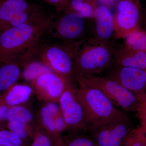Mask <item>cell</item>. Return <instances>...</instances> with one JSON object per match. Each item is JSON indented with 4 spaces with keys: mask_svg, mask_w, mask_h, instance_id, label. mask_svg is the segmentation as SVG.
I'll return each mask as SVG.
<instances>
[{
    "mask_svg": "<svg viewBox=\"0 0 146 146\" xmlns=\"http://www.w3.org/2000/svg\"><path fill=\"white\" fill-rule=\"evenodd\" d=\"M55 18L42 9L24 23L1 32L0 64L30 57Z\"/></svg>",
    "mask_w": 146,
    "mask_h": 146,
    "instance_id": "1",
    "label": "cell"
},
{
    "mask_svg": "<svg viewBox=\"0 0 146 146\" xmlns=\"http://www.w3.org/2000/svg\"><path fill=\"white\" fill-rule=\"evenodd\" d=\"M75 80L78 85L77 97L83 108L88 133L97 128L127 118L99 89L79 79Z\"/></svg>",
    "mask_w": 146,
    "mask_h": 146,
    "instance_id": "2",
    "label": "cell"
},
{
    "mask_svg": "<svg viewBox=\"0 0 146 146\" xmlns=\"http://www.w3.org/2000/svg\"><path fill=\"white\" fill-rule=\"evenodd\" d=\"M116 47L113 42L94 37L79 42L75 58V76L96 75L107 70L114 62Z\"/></svg>",
    "mask_w": 146,
    "mask_h": 146,
    "instance_id": "3",
    "label": "cell"
},
{
    "mask_svg": "<svg viewBox=\"0 0 146 146\" xmlns=\"http://www.w3.org/2000/svg\"><path fill=\"white\" fill-rule=\"evenodd\" d=\"M78 42L40 43L31 57L41 60L54 72L75 79V58Z\"/></svg>",
    "mask_w": 146,
    "mask_h": 146,
    "instance_id": "4",
    "label": "cell"
},
{
    "mask_svg": "<svg viewBox=\"0 0 146 146\" xmlns=\"http://www.w3.org/2000/svg\"><path fill=\"white\" fill-rule=\"evenodd\" d=\"M94 28L93 19L62 11L55 17L48 32L61 42L73 43L94 37Z\"/></svg>",
    "mask_w": 146,
    "mask_h": 146,
    "instance_id": "5",
    "label": "cell"
},
{
    "mask_svg": "<svg viewBox=\"0 0 146 146\" xmlns=\"http://www.w3.org/2000/svg\"><path fill=\"white\" fill-rule=\"evenodd\" d=\"M75 78L99 89L118 108L125 111H133L137 109L140 104L138 98L133 93L107 77L94 75L77 76Z\"/></svg>",
    "mask_w": 146,
    "mask_h": 146,
    "instance_id": "6",
    "label": "cell"
},
{
    "mask_svg": "<svg viewBox=\"0 0 146 146\" xmlns=\"http://www.w3.org/2000/svg\"><path fill=\"white\" fill-rule=\"evenodd\" d=\"M114 19L115 39H123L140 30L142 12L139 0H117Z\"/></svg>",
    "mask_w": 146,
    "mask_h": 146,
    "instance_id": "7",
    "label": "cell"
},
{
    "mask_svg": "<svg viewBox=\"0 0 146 146\" xmlns=\"http://www.w3.org/2000/svg\"><path fill=\"white\" fill-rule=\"evenodd\" d=\"M72 80L59 99L58 104L66 123L67 130L72 133L88 132L83 108L76 95V87Z\"/></svg>",
    "mask_w": 146,
    "mask_h": 146,
    "instance_id": "8",
    "label": "cell"
},
{
    "mask_svg": "<svg viewBox=\"0 0 146 146\" xmlns=\"http://www.w3.org/2000/svg\"><path fill=\"white\" fill-rule=\"evenodd\" d=\"M74 79L51 72L40 76L31 82L39 98L45 101L58 103L69 83Z\"/></svg>",
    "mask_w": 146,
    "mask_h": 146,
    "instance_id": "9",
    "label": "cell"
},
{
    "mask_svg": "<svg viewBox=\"0 0 146 146\" xmlns=\"http://www.w3.org/2000/svg\"><path fill=\"white\" fill-rule=\"evenodd\" d=\"M130 129L127 117L97 128L89 133L97 146H124Z\"/></svg>",
    "mask_w": 146,
    "mask_h": 146,
    "instance_id": "10",
    "label": "cell"
},
{
    "mask_svg": "<svg viewBox=\"0 0 146 146\" xmlns=\"http://www.w3.org/2000/svg\"><path fill=\"white\" fill-rule=\"evenodd\" d=\"M114 65L107 77L131 91L140 92L146 87V71Z\"/></svg>",
    "mask_w": 146,
    "mask_h": 146,
    "instance_id": "11",
    "label": "cell"
},
{
    "mask_svg": "<svg viewBox=\"0 0 146 146\" xmlns=\"http://www.w3.org/2000/svg\"><path fill=\"white\" fill-rule=\"evenodd\" d=\"M94 37L103 42H111L115 38L114 14L110 9L104 5H98L93 18Z\"/></svg>",
    "mask_w": 146,
    "mask_h": 146,
    "instance_id": "12",
    "label": "cell"
},
{
    "mask_svg": "<svg viewBox=\"0 0 146 146\" xmlns=\"http://www.w3.org/2000/svg\"><path fill=\"white\" fill-rule=\"evenodd\" d=\"M35 4L26 0H4L0 5V32L13 28V21L17 15Z\"/></svg>",
    "mask_w": 146,
    "mask_h": 146,
    "instance_id": "13",
    "label": "cell"
},
{
    "mask_svg": "<svg viewBox=\"0 0 146 146\" xmlns=\"http://www.w3.org/2000/svg\"><path fill=\"white\" fill-rule=\"evenodd\" d=\"M113 64L146 71V52L130 49L124 46L116 48Z\"/></svg>",
    "mask_w": 146,
    "mask_h": 146,
    "instance_id": "14",
    "label": "cell"
},
{
    "mask_svg": "<svg viewBox=\"0 0 146 146\" xmlns=\"http://www.w3.org/2000/svg\"><path fill=\"white\" fill-rule=\"evenodd\" d=\"M33 91L31 86L16 83L0 94V99L10 107L23 105L29 100Z\"/></svg>",
    "mask_w": 146,
    "mask_h": 146,
    "instance_id": "15",
    "label": "cell"
},
{
    "mask_svg": "<svg viewBox=\"0 0 146 146\" xmlns=\"http://www.w3.org/2000/svg\"><path fill=\"white\" fill-rule=\"evenodd\" d=\"M22 64L20 60L0 64V93L7 91L16 83L22 75Z\"/></svg>",
    "mask_w": 146,
    "mask_h": 146,
    "instance_id": "16",
    "label": "cell"
},
{
    "mask_svg": "<svg viewBox=\"0 0 146 146\" xmlns=\"http://www.w3.org/2000/svg\"><path fill=\"white\" fill-rule=\"evenodd\" d=\"M53 72L41 60L31 57L22 62L21 77L27 81L31 82L46 73Z\"/></svg>",
    "mask_w": 146,
    "mask_h": 146,
    "instance_id": "17",
    "label": "cell"
},
{
    "mask_svg": "<svg viewBox=\"0 0 146 146\" xmlns=\"http://www.w3.org/2000/svg\"><path fill=\"white\" fill-rule=\"evenodd\" d=\"M98 5L97 0H69L62 11L76 13L85 18L93 19Z\"/></svg>",
    "mask_w": 146,
    "mask_h": 146,
    "instance_id": "18",
    "label": "cell"
},
{
    "mask_svg": "<svg viewBox=\"0 0 146 146\" xmlns=\"http://www.w3.org/2000/svg\"><path fill=\"white\" fill-rule=\"evenodd\" d=\"M34 120V115L29 108L23 105L10 108L7 117L8 122H20L31 124Z\"/></svg>",
    "mask_w": 146,
    "mask_h": 146,
    "instance_id": "19",
    "label": "cell"
},
{
    "mask_svg": "<svg viewBox=\"0 0 146 146\" xmlns=\"http://www.w3.org/2000/svg\"><path fill=\"white\" fill-rule=\"evenodd\" d=\"M61 136L52 134L42 128L36 127L30 146H56Z\"/></svg>",
    "mask_w": 146,
    "mask_h": 146,
    "instance_id": "20",
    "label": "cell"
},
{
    "mask_svg": "<svg viewBox=\"0 0 146 146\" xmlns=\"http://www.w3.org/2000/svg\"><path fill=\"white\" fill-rule=\"evenodd\" d=\"M7 127L9 130L29 142L32 140L36 128L31 124L20 122H8Z\"/></svg>",
    "mask_w": 146,
    "mask_h": 146,
    "instance_id": "21",
    "label": "cell"
},
{
    "mask_svg": "<svg viewBox=\"0 0 146 146\" xmlns=\"http://www.w3.org/2000/svg\"><path fill=\"white\" fill-rule=\"evenodd\" d=\"M123 39L125 47L130 49L146 52V32L140 29L131 33Z\"/></svg>",
    "mask_w": 146,
    "mask_h": 146,
    "instance_id": "22",
    "label": "cell"
},
{
    "mask_svg": "<svg viewBox=\"0 0 146 146\" xmlns=\"http://www.w3.org/2000/svg\"><path fill=\"white\" fill-rule=\"evenodd\" d=\"M82 133H72L65 139L63 138L65 146H97L90 135L87 136Z\"/></svg>",
    "mask_w": 146,
    "mask_h": 146,
    "instance_id": "23",
    "label": "cell"
},
{
    "mask_svg": "<svg viewBox=\"0 0 146 146\" xmlns=\"http://www.w3.org/2000/svg\"><path fill=\"white\" fill-rule=\"evenodd\" d=\"M29 142L21 139L10 131H0V146H30Z\"/></svg>",
    "mask_w": 146,
    "mask_h": 146,
    "instance_id": "24",
    "label": "cell"
},
{
    "mask_svg": "<svg viewBox=\"0 0 146 146\" xmlns=\"http://www.w3.org/2000/svg\"><path fill=\"white\" fill-rule=\"evenodd\" d=\"M41 127L49 133L57 136H61L56 131L55 125L54 118L51 114L50 110L45 105L40 110L39 112Z\"/></svg>",
    "mask_w": 146,
    "mask_h": 146,
    "instance_id": "25",
    "label": "cell"
},
{
    "mask_svg": "<svg viewBox=\"0 0 146 146\" xmlns=\"http://www.w3.org/2000/svg\"><path fill=\"white\" fill-rule=\"evenodd\" d=\"M54 120L56 131L58 134L61 135L62 132L67 130V125L62 114L54 117Z\"/></svg>",
    "mask_w": 146,
    "mask_h": 146,
    "instance_id": "26",
    "label": "cell"
},
{
    "mask_svg": "<svg viewBox=\"0 0 146 146\" xmlns=\"http://www.w3.org/2000/svg\"><path fill=\"white\" fill-rule=\"evenodd\" d=\"M45 2L54 7L57 14L63 11L69 0H43Z\"/></svg>",
    "mask_w": 146,
    "mask_h": 146,
    "instance_id": "27",
    "label": "cell"
},
{
    "mask_svg": "<svg viewBox=\"0 0 146 146\" xmlns=\"http://www.w3.org/2000/svg\"><path fill=\"white\" fill-rule=\"evenodd\" d=\"M46 105L54 118L62 114L58 103L48 102Z\"/></svg>",
    "mask_w": 146,
    "mask_h": 146,
    "instance_id": "28",
    "label": "cell"
},
{
    "mask_svg": "<svg viewBox=\"0 0 146 146\" xmlns=\"http://www.w3.org/2000/svg\"><path fill=\"white\" fill-rule=\"evenodd\" d=\"M10 108L5 104L0 99V121L7 120V115Z\"/></svg>",
    "mask_w": 146,
    "mask_h": 146,
    "instance_id": "29",
    "label": "cell"
},
{
    "mask_svg": "<svg viewBox=\"0 0 146 146\" xmlns=\"http://www.w3.org/2000/svg\"><path fill=\"white\" fill-rule=\"evenodd\" d=\"M124 146H144L141 142L135 141L131 136L129 135L126 141Z\"/></svg>",
    "mask_w": 146,
    "mask_h": 146,
    "instance_id": "30",
    "label": "cell"
},
{
    "mask_svg": "<svg viewBox=\"0 0 146 146\" xmlns=\"http://www.w3.org/2000/svg\"><path fill=\"white\" fill-rule=\"evenodd\" d=\"M137 110H140L142 114V118L143 120L144 124L146 126V106L142 104H140Z\"/></svg>",
    "mask_w": 146,
    "mask_h": 146,
    "instance_id": "31",
    "label": "cell"
},
{
    "mask_svg": "<svg viewBox=\"0 0 146 146\" xmlns=\"http://www.w3.org/2000/svg\"><path fill=\"white\" fill-rule=\"evenodd\" d=\"M56 146H65V145H64L63 138H62V136H61L59 138Z\"/></svg>",
    "mask_w": 146,
    "mask_h": 146,
    "instance_id": "32",
    "label": "cell"
},
{
    "mask_svg": "<svg viewBox=\"0 0 146 146\" xmlns=\"http://www.w3.org/2000/svg\"><path fill=\"white\" fill-rule=\"evenodd\" d=\"M97 1H98V0H97ZM100 1H102L106 3H110L111 2H113L114 1V0H100Z\"/></svg>",
    "mask_w": 146,
    "mask_h": 146,
    "instance_id": "33",
    "label": "cell"
},
{
    "mask_svg": "<svg viewBox=\"0 0 146 146\" xmlns=\"http://www.w3.org/2000/svg\"><path fill=\"white\" fill-rule=\"evenodd\" d=\"M4 0H0V5L3 3V1Z\"/></svg>",
    "mask_w": 146,
    "mask_h": 146,
    "instance_id": "34",
    "label": "cell"
},
{
    "mask_svg": "<svg viewBox=\"0 0 146 146\" xmlns=\"http://www.w3.org/2000/svg\"><path fill=\"white\" fill-rule=\"evenodd\" d=\"M3 128L0 125V131H1V130H3Z\"/></svg>",
    "mask_w": 146,
    "mask_h": 146,
    "instance_id": "35",
    "label": "cell"
}]
</instances>
